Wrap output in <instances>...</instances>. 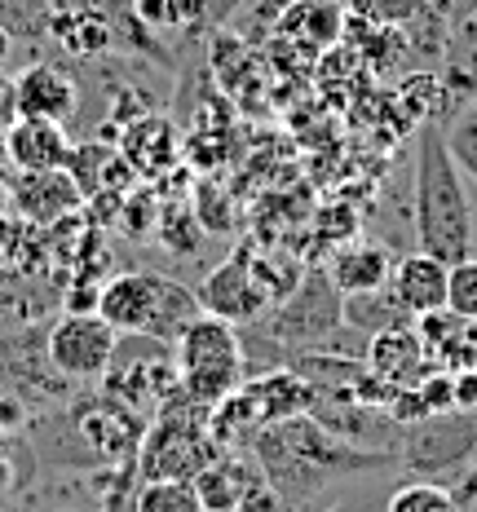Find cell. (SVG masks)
<instances>
[{"instance_id":"cell-4","label":"cell","mask_w":477,"mask_h":512,"mask_svg":"<svg viewBox=\"0 0 477 512\" xmlns=\"http://www.w3.org/2000/svg\"><path fill=\"white\" fill-rule=\"evenodd\" d=\"M226 455L208 433V407L190 402L182 389L155 411V424L137 446L142 482H195L204 468Z\"/></svg>"},{"instance_id":"cell-31","label":"cell","mask_w":477,"mask_h":512,"mask_svg":"<svg viewBox=\"0 0 477 512\" xmlns=\"http://www.w3.org/2000/svg\"><path fill=\"white\" fill-rule=\"evenodd\" d=\"M473 415H477V411H473Z\"/></svg>"},{"instance_id":"cell-13","label":"cell","mask_w":477,"mask_h":512,"mask_svg":"<svg viewBox=\"0 0 477 512\" xmlns=\"http://www.w3.org/2000/svg\"><path fill=\"white\" fill-rule=\"evenodd\" d=\"M5 146H9V164L14 173H49V168H67L71 159V137L62 124L49 120H23L5 128Z\"/></svg>"},{"instance_id":"cell-21","label":"cell","mask_w":477,"mask_h":512,"mask_svg":"<svg viewBox=\"0 0 477 512\" xmlns=\"http://www.w3.org/2000/svg\"><path fill=\"white\" fill-rule=\"evenodd\" d=\"M442 137H447V151L455 159V168H460V177H469L477 186V102L460 106L447 120V128H442Z\"/></svg>"},{"instance_id":"cell-27","label":"cell","mask_w":477,"mask_h":512,"mask_svg":"<svg viewBox=\"0 0 477 512\" xmlns=\"http://www.w3.org/2000/svg\"><path fill=\"white\" fill-rule=\"evenodd\" d=\"M455 411H477V371H451Z\"/></svg>"},{"instance_id":"cell-14","label":"cell","mask_w":477,"mask_h":512,"mask_svg":"<svg viewBox=\"0 0 477 512\" xmlns=\"http://www.w3.org/2000/svg\"><path fill=\"white\" fill-rule=\"evenodd\" d=\"M394 261L398 256H389V248H380V243H367V239L345 243V248H336L332 261H327V279L341 292V301L367 296V292H385L389 274H394Z\"/></svg>"},{"instance_id":"cell-9","label":"cell","mask_w":477,"mask_h":512,"mask_svg":"<svg viewBox=\"0 0 477 512\" xmlns=\"http://www.w3.org/2000/svg\"><path fill=\"white\" fill-rule=\"evenodd\" d=\"M9 212L27 226H58L84 212V195L71 181L67 168H49V173H9Z\"/></svg>"},{"instance_id":"cell-7","label":"cell","mask_w":477,"mask_h":512,"mask_svg":"<svg viewBox=\"0 0 477 512\" xmlns=\"http://www.w3.org/2000/svg\"><path fill=\"white\" fill-rule=\"evenodd\" d=\"M115 349H120V332L102 314H71V309L49 327V340H45L49 371L80 384L102 380L115 362Z\"/></svg>"},{"instance_id":"cell-18","label":"cell","mask_w":477,"mask_h":512,"mask_svg":"<svg viewBox=\"0 0 477 512\" xmlns=\"http://www.w3.org/2000/svg\"><path fill=\"white\" fill-rule=\"evenodd\" d=\"M257 477H261V468L252 464V455L226 451L195 477V495H199V504H204V512H235L239 499L248 495V486L257 482Z\"/></svg>"},{"instance_id":"cell-8","label":"cell","mask_w":477,"mask_h":512,"mask_svg":"<svg viewBox=\"0 0 477 512\" xmlns=\"http://www.w3.org/2000/svg\"><path fill=\"white\" fill-rule=\"evenodd\" d=\"M195 296H199L204 314L221 318V323H230V327H252L274 309L270 287L261 283L257 261H252L248 252H235L230 261H221L217 270L195 287Z\"/></svg>"},{"instance_id":"cell-23","label":"cell","mask_w":477,"mask_h":512,"mask_svg":"<svg viewBox=\"0 0 477 512\" xmlns=\"http://www.w3.org/2000/svg\"><path fill=\"white\" fill-rule=\"evenodd\" d=\"M385 512H460V499L442 482H402L385 499Z\"/></svg>"},{"instance_id":"cell-26","label":"cell","mask_w":477,"mask_h":512,"mask_svg":"<svg viewBox=\"0 0 477 512\" xmlns=\"http://www.w3.org/2000/svg\"><path fill=\"white\" fill-rule=\"evenodd\" d=\"M235 512H292V508L283 504V495H279V490H274L270 482H265V477H257V482L248 486V495L239 499Z\"/></svg>"},{"instance_id":"cell-16","label":"cell","mask_w":477,"mask_h":512,"mask_svg":"<svg viewBox=\"0 0 477 512\" xmlns=\"http://www.w3.org/2000/svg\"><path fill=\"white\" fill-rule=\"evenodd\" d=\"M274 31L292 45L323 53L345 36V5H336V0H288L274 18Z\"/></svg>"},{"instance_id":"cell-29","label":"cell","mask_w":477,"mask_h":512,"mask_svg":"<svg viewBox=\"0 0 477 512\" xmlns=\"http://www.w3.org/2000/svg\"><path fill=\"white\" fill-rule=\"evenodd\" d=\"M5 212H9V186L0 181V221H5Z\"/></svg>"},{"instance_id":"cell-20","label":"cell","mask_w":477,"mask_h":512,"mask_svg":"<svg viewBox=\"0 0 477 512\" xmlns=\"http://www.w3.org/2000/svg\"><path fill=\"white\" fill-rule=\"evenodd\" d=\"M345 14L358 18V23H371V27L411 31L433 14V5L429 0H345Z\"/></svg>"},{"instance_id":"cell-6","label":"cell","mask_w":477,"mask_h":512,"mask_svg":"<svg viewBox=\"0 0 477 512\" xmlns=\"http://www.w3.org/2000/svg\"><path fill=\"white\" fill-rule=\"evenodd\" d=\"M394 455L402 473H411L416 482L451 486L477 460V415L442 411V415H424L416 424H402Z\"/></svg>"},{"instance_id":"cell-22","label":"cell","mask_w":477,"mask_h":512,"mask_svg":"<svg viewBox=\"0 0 477 512\" xmlns=\"http://www.w3.org/2000/svg\"><path fill=\"white\" fill-rule=\"evenodd\" d=\"M133 512H204L195 482H142L133 490Z\"/></svg>"},{"instance_id":"cell-10","label":"cell","mask_w":477,"mask_h":512,"mask_svg":"<svg viewBox=\"0 0 477 512\" xmlns=\"http://www.w3.org/2000/svg\"><path fill=\"white\" fill-rule=\"evenodd\" d=\"M14 111L23 120H49V124H67L80 111V84L53 62H36L23 76L14 80ZM14 115V120H18Z\"/></svg>"},{"instance_id":"cell-17","label":"cell","mask_w":477,"mask_h":512,"mask_svg":"<svg viewBox=\"0 0 477 512\" xmlns=\"http://www.w3.org/2000/svg\"><path fill=\"white\" fill-rule=\"evenodd\" d=\"M120 155L137 177H159L177 164V133L164 115H137L120 133Z\"/></svg>"},{"instance_id":"cell-28","label":"cell","mask_w":477,"mask_h":512,"mask_svg":"<svg viewBox=\"0 0 477 512\" xmlns=\"http://www.w3.org/2000/svg\"><path fill=\"white\" fill-rule=\"evenodd\" d=\"M14 164H9V146H5V128H0V181H9Z\"/></svg>"},{"instance_id":"cell-15","label":"cell","mask_w":477,"mask_h":512,"mask_svg":"<svg viewBox=\"0 0 477 512\" xmlns=\"http://www.w3.org/2000/svg\"><path fill=\"white\" fill-rule=\"evenodd\" d=\"M243 393H248L261 429L265 424L292 420V415H310V402H314V384L305 376H296L292 367H270L265 376H248L243 380Z\"/></svg>"},{"instance_id":"cell-24","label":"cell","mask_w":477,"mask_h":512,"mask_svg":"<svg viewBox=\"0 0 477 512\" xmlns=\"http://www.w3.org/2000/svg\"><path fill=\"white\" fill-rule=\"evenodd\" d=\"M447 309L464 323H477V256H464L447 270Z\"/></svg>"},{"instance_id":"cell-1","label":"cell","mask_w":477,"mask_h":512,"mask_svg":"<svg viewBox=\"0 0 477 512\" xmlns=\"http://www.w3.org/2000/svg\"><path fill=\"white\" fill-rule=\"evenodd\" d=\"M243 455H252L261 477L279 490L292 512H323V499L332 490L398 468L394 451H367V446L345 442L332 429H323L314 415L265 424Z\"/></svg>"},{"instance_id":"cell-12","label":"cell","mask_w":477,"mask_h":512,"mask_svg":"<svg viewBox=\"0 0 477 512\" xmlns=\"http://www.w3.org/2000/svg\"><path fill=\"white\" fill-rule=\"evenodd\" d=\"M447 270L438 256L429 252H407L394 261V274H389V296L398 301L402 314L416 323V318L433 314V309H447Z\"/></svg>"},{"instance_id":"cell-5","label":"cell","mask_w":477,"mask_h":512,"mask_svg":"<svg viewBox=\"0 0 477 512\" xmlns=\"http://www.w3.org/2000/svg\"><path fill=\"white\" fill-rule=\"evenodd\" d=\"M173 362H177V389L199 407H217L221 398L248 380V354H243L239 327L221 323L212 314H199L182 336L173 340Z\"/></svg>"},{"instance_id":"cell-19","label":"cell","mask_w":477,"mask_h":512,"mask_svg":"<svg viewBox=\"0 0 477 512\" xmlns=\"http://www.w3.org/2000/svg\"><path fill=\"white\" fill-rule=\"evenodd\" d=\"M345 327H354L358 336H380V332H394V327H416L407 314L398 309V301L385 292H367V296H349L345 301Z\"/></svg>"},{"instance_id":"cell-30","label":"cell","mask_w":477,"mask_h":512,"mask_svg":"<svg viewBox=\"0 0 477 512\" xmlns=\"http://www.w3.org/2000/svg\"><path fill=\"white\" fill-rule=\"evenodd\" d=\"M464 5V14H477V0H460Z\"/></svg>"},{"instance_id":"cell-3","label":"cell","mask_w":477,"mask_h":512,"mask_svg":"<svg viewBox=\"0 0 477 512\" xmlns=\"http://www.w3.org/2000/svg\"><path fill=\"white\" fill-rule=\"evenodd\" d=\"M98 314L120 336H146L159 345H173L204 309H199V296L190 287L151 270H129L102 283Z\"/></svg>"},{"instance_id":"cell-2","label":"cell","mask_w":477,"mask_h":512,"mask_svg":"<svg viewBox=\"0 0 477 512\" xmlns=\"http://www.w3.org/2000/svg\"><path fill=\"white\" fill-rule=\"evenodd\" d=\"M411 230L416 248L455 265L473 256V208L464 177L447 151L442 124L429 120L416 137V168H411Z\"/></svg>"},{"instance_id":"cell-11","label":"cell","mask_w":477,"mask_h":512,"mask_svg":"<svg viewBox=\"0 0 477 512\" xmlns=\"http://www.w3.org/2000/svg\"><path fill=\"white\" fill-rule=\"evenodd\" d=\"M367 371L376 380H385L389 389H416V384L438 371V362L429 358L424 340L416 336V327H394V332H380L367 340Z\"/></svg>"},{"instance_id":"cell-25","label":"cell","mask_w":477,"mask_h":512,"mask_svg":"<svg viewBox=\"0 0 477 512\" xmlns=\"http://www.w3.org/2000/svg\"><path fill=\"white\" fill-rule=\"evenodd\" d=\"M433 362L442 371H477V323H464L460 318V327L433 349Z\"/></svg>"}]
</instances>
